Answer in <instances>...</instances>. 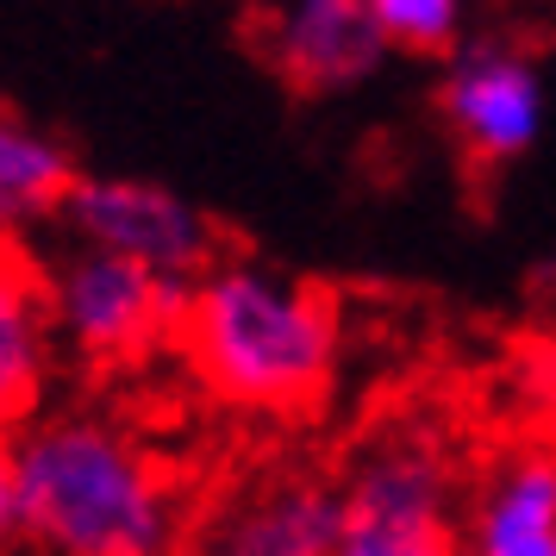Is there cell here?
I'll return each instance as SVG.
<instances>
[{
    "mask_svg": "<svg viewBox=\"0 0 556 556\" xmlns=\"http://www.w3.org/2000/svg\"><path fill=\"white\" fill-rule=\"evenodd\" d=\"M13 538L45 556H169L176 494L151 451L101 413H51L7 438Z\"/></svg>",
    "mask_w": 556,
    "mask_h": 556,
    "instance_id": "cell-1",
    "label": "cell"
},
{
    "mask_svg": "<svg viewBox=\"0 0 556 556\" xmlns=\"http://www.w3.org/2000/svg\"><path fill=\"white\" fill-rule=\"evenodd\" d=\"M176 338L219 401L263 413L313 406L338 369V306L326 288L231 251L188 288Z\"/></svg>",
    "mask_w": 556,
    "mask_h": 556,
    "instance_id": "cell-2",
    "label": "cell"
},
{
    "mask_svg": "<svg viewBox=\"0 0 556 556\" xmlns=\"http://www.w3.org/2000/svg\"><path fill=\"white\" fill-rule=\"evenodd\" d=\"M344 531L331 556H456L451 456L419 431H388L338 481Z\"/></svg>",
    "mask_w": 556,
    "mask_h": 556,
    "instance_id": "cell-3",
    "label": "cell"
},
{
    "mask_svg": "<svg viewBox=\"0 0 556 556\" xmlns=\"http://www.w3.org/2000/svg\"><path fill=\"white\" fill-rule=\"evenodd\" d=\"M56 226L70 231V251L119 256L163 281H201L226 256V231L213 226V213L181 201L176 188L131 176H76L56 206Z\"/></svg>",
    "mask_w": 556,
    "mask_h": 556,
    "instance_id": "cell-4",
    "label": "cell"
},
{
    "mask_svg": "<svg viewBox=\"0 0 556 556\" xmlns=\"http://www.w3.org/2000/svg\"><path fill=\"white\" fill-rule=\"evenodd\" d=\"M188 288L194 281L144 276L138 263H119V256L70 251L45 276V319H51V338H63L88 363H126L176 338Z\"/></svg>",
    "mask_w": 556,
    "mask_h": 556,
    "instance_id": "cell-5",
    "label": "cell"
},
{
    "mask_svg": "<svg viewBox=\"0 0 556 556\" xmlns=\"http://www.w3.org/2000/svg\"><path fill=\"white\" fill-rule=\"evenodd\" d=\"M438 113L469 163L506 169L544 131V63L531 45L506 38V31H476L444 56Z\"/></svg>",
    "mask_w": 556,
    "mask_h": 556,
    "instance_id": "cell-6",
    "label": "cell"
},
{
    "mask_svg": "<svg viewBox=\"0 0 556 556\" xmlns=\"http://www.w3.org/2000/svg\"><path fill=\"white\" fill-rule=\"evenodd\" d=\"M251 51L288 94H344L381 70V45L369 0H288L269 13H251Z\"/></svg>",
    "mask_w": 556,
    "mask_h": 556,
    "instance_id": "cell-7",
    "label": "cell"
},
{
    "mask_svg": "<svg viewBox=\"0 0 556 556\" xmlns=\"http://www.w3.org/2000/svg\"><path fill=\"white\" fill-rule=\"evenodd\" d=\"M456 556H556V463L551 451L501 456L456 526Z\"/></svg>",
    "mask_w": 556,
    "mask_h": 556,
    "instance_id": "cell-8",
    "label": "cell"
},
{
    "mask_svg": "<svg viewBox=\"0 0 556 556\" xmlns=\"http://www.w3.org/2000/svg\"><path fill=\"white\" fill-rule=\"evenodd\" d=\"M51 319H45V269L20 238H0V438L38 413L51 376Z\"/></svg>",
    "mask_w": 556,
    "mask_h": 556,
    "instance_id": "cell-9",
    "label": "cell"
},
{
    "mask_svg": "<svg viewBox=\"0 0 556 556\" xmlns=\"http://www.w3.org/2000/svg\"><path fill=\"white\" fill-rule=\"evenodd\" d=\"M344 531V506L338 488L313 476H288L276 488H263L213 531V544H226L231 556H331Z\"/></svg>",
    "mask_w": 556,
    "mask_h": 556,
    "instance_id": "cell-10",
    "label": "cell"
},
{
    "mask_svg": "<svg viewBox=\"0 0 556 556\" xmlns=\"http://www.w3.org/2000/svg\"><path fill=\"white\" fill-rule=\"evenodd\" d=\"M76 176L81 169L63 138L20 119L13 106H0V238H13L31 219H56Z\"/></svg>",
    "mask_w": 556,
    "mask_h": 556,
    "instance_id": "cell-11",
    "label": "cell"
},
{
    "mask_svg": "<svg viewBox=\"0 0 556 556\" xmlns=\"http://www.w3.org/2000/svg\"><path fill=\"white\" fill-rule=\"evenodd\" d=\"M369 20H376L381 45L406 56H451L469 38L456 0H369Z\"/></svg>",
    "mask_w": 556,
    "mask_h": 556,
    "instance_id": "cell-12",
    "label": "cell"
},
{
    "mask_svg": "<svg viewBox=\"0 0 556 556\" xmlns=\"http://www.w3.org/2000/svg\"><path fill=\"white\" fill-rule=\"evenodd\" d=\"M13 538V456H7V438H0V544Z\"/></svg>",
    "mask_w": 556,
    "mask_h": 556,
    "instance_id": "cell-13",
    "label": "cell"
},
{
    "mask_svg": "<svg viewBox=\"0 0 556 556\" xmlns=\"http://www.w3.org/2000/svg\"><path fill=\"white\" fill-rule=\"evenodd\" d=\"M188 556H231V551H226V544H213V538H206V544H194Z\"/></svg>",
    "mask_w": 556,
    "mask_h": 556,
    "instance_id": "cell-14",
    "label": "cell"
}]
</instances>
